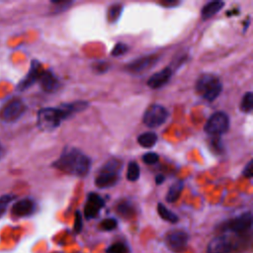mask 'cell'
Masks as SVG:
<instances>
[{"label":"cell","mask_w":253,"mask_h":253,"mask_svg":"<svg viewBox=\"0 0 253 253\" xmlns=\"http://www.w3.org/2000/svg\"><path fill=\"white\" fill-rule=\"evenodd\" d=\"M54 167L70 175L84 177L90 171L91 160L81 150L75 147H67L54 163Z\"/></svg>","instance_id":"obj_1"},{"label":"cell","mask_w":253,"mask_h":253,"mask_svg":"<svg viewBox=\"0 0 253 253\" xmlns=\"http://www.w3.org/2000/svg\"><path fill=\"white\" fill-rule=\"evenodd\" d=\"M196 90L207 101H215L223 90L219 78L212 73H205L201 75L196 83Z\"/></svg>","instance_id":"obj_2"},{"label":"cell","mask_w":253,"mask_h":253,"mask_svg":"<svg viewBox=\"0 0 253 253\" xmlns=\"http://www.w3.org/2000/svg\"><path fill=\"white\" fill-rule=\"evenodd\" d=\"M122 167L123 163L121 161L112 158L103 165L99 171L96 179H95V184L99 188H110L115 186L120 180Z\"/></svg>","instance_id":"obj_3"},{"label":"cell","mask_w":253,"mask_h":253,"mask_svg":"<svg viewBox=\"0 0 253 253\" xmlns=\"http://www.w3.org/2000/svg\"><path fill=\"white\" fill-rule=\"evenodd\" d=\"M63 121L60 110L57 108H44L38 113L37 124L44 132L54 131Z\"/></svg>","instance_id":"obj_4"},{"label":"cell","mask_w":253,"mask_h":253,"mask_svg":"<svg viewBox=\"0 0 253 253\" xmlns=\"http://www.w3.org/2000/svg\"><path fill=\"white\" fill-rule=\"evenodd\" d=\"M204 129L211 136L224 135L230 130V118L225 112H217L210 117Z\"/></svg>","instance_id":"obj_5"},{"label":"cell","mask_w":253,"mask_h":253,"mask_svg":"<svg viewBox=\"0 0 253 253\" xmlns=\"http://www.w3.org/2000/svg\"><path fill=\"white\" fill-rule=\"evenodd\" d=\"M252 227V215L251 213H244L233 219H230L223 225H220L219 229L223 233H235V234H244L249 231Z\"/></svg>","instance_id":"obj_6"},{"label":"cell","mask_w":253,"mask_h":253,"mask_svg":"<svg viewBox=\"0 0 253 253\" xmlns=\"http://www.w3.org/2000/svg\"><path fill=\"white\" fill-rule=\"evenodd\" d=\"M168 118V111L165 107L153 104L147 108L144 115V123L149 128H157L163 125Z\"/></svg>","instance_id":"obj_7"},{"label":"cell","mask_w":253,"mask_h":253,"mask_svg":"<svg viewBox=\"0 0 253 253\" xmlns=\"http://www.w3.org/2000/svg\"><path fill=\"white\" fill-rule=\"evenodd\" d=\"M235 247V243L229 235H220L210 241L207 253H230Z\"/></svg>","instance_id":"obj_8"},{"label":"cell","mask_w":253,"mask_h":253,"mask_svg":"<svg viewBox=\"0 0 253 253\" xmlns=\"http://www.w3.org/2000/svg\"><path fill=\"white\" fill-rule=\"evenodd\" d=\"M160 59L157 55H148V56H143L140 58H137L130 62L128 66H126V70L128 72L133 73V74H140L143 72H145L146 71L151 70L155 65L156 62Z\"/></svg>","instance_id":"obj_9"},{"label":"cell","mask_w":253,"mask_h":253,"mask_svg":"<svg viewBox=\"0 0 253 253\" xmlns=\"http://www.w3.org/2000/svg\"><path fill=\"white\" fill-rule=\"evenodd\" d=\"M25 110H26L25 104L19 99H14L10 101L7 105H5L0 116H1V119L4 122L12 123L20 119L22 115L25 113Z\"/></svg>","instance_id":"obj_10"},{"label":"cell","mask_w":253,"mask_h":253,"mask_svg":"<svg viewBox=\"0 0 253 253\" xmlns=\"http://www.w3.org/2000/svg\"><path fill=\"white\" fill-rule=\"evenodd\" d=\"M189 241V235L187 233L181 230L171 231L166 235V244L167 246L175 251L180 252L186 248Z\"/></svg>","instance_id":"obj_11"},{"label":"cell","mask_w":253,"mask_h":253,"mask_svg":"<svg viewBox=\"0 0 253 253\" xmlns=\"http://www.w3.org/2000/svg\"><path fill=\"white\" fill-rule=\"evenodd\" d=\"M104 200L98 194L90 193L87 197V201L84 208L85 217L87 219L96 217L99 215L101 209L104 207Z\"/></svg>","instance_id":"obj_12"},{"label":"cell","mask_w":253,"mask_h":253,"mask_svg":"<svg viewBox=\"0 0 253 253\" xmlns=\"http://www.w3.org/2000/svg\"><path fill=\"white\" fill-rule=\"evenodd\" d=\"M35 211H36L35 202L32 199L26 198L16 202L12 207L11 213L13 216L17 217H25L33 215Z\"/></svg>","instance_id":"obj_13"},{"label":"cell","mask_w":253,"mask_h":253,"mask_svg":"<svg viewBox=\"0 0 253 253\" xmlns=\"http://www.w3.org/2000/svg\"><path fill=\"white\" fill-rule=\"evenodd\" d=\"M41 73V63L38 60H33L31 63V68L28 74L19 83L18 89L21 91L28 89L30 86H32L34 83H36V81L39 80Z\"/></svg>","instance_id":"obj_14"},{"label":"cell","mask_w":253,"mask_h":253,"mask_svg":"<svg viewBox=\"0 0 253 253\" xmlns=\"http://www.w3.org/2000/svg\"><path fill=\"white\" fill-rule=\"evenodd\" d=\"M173 75V71L170 68H165L160 72H156L149 77L147 85L151 89H160L166 85Z\"/></svg>","instance_id":"obj_15"},{"label":"cell","mask_w":253,"mask_h":253,"mask_svg":"<svg viewBox=\"0 0 253 253\" xmlns=\"http://www.w3.org/2000/svg\"><path fill=\"white\" fill-rule=\"evenodd\" d=\"M38 81L40 82L42 89L48 93L55 92L60 86L58 79L51 72H42Z\"/></svg>","instance_id":"obj_16"},{"label":"cell","mask_w":253,"mask_h":253,"mask_svg":"<svg viewBox=\"0 0 253 253\" xmlns=\"http://www.w3.org/2000/svg\"><path fill=\"white\" fill-rule=\"evenodd\" d=\"M88 107V102L86 101H77L70 104H62L58 107V109L61 112L63 120L70 118L71 116H73L74 114L81 112L85 110Z\"/></svg>","instance_id":"obj_17"},{"label":"cell","mask_w":253,"mask_h":253,"mask_svg":"<svg viewBox=\"0 0 253 253\" xmlns=\"http://www.w3.org/2000/svg\"><path fill=\"white\" fill-rule=\"evenodd\" d=\"M225 6V3L223 1H212L207 3L201 12L202 19L203 20H208L214 17L217 13H218L223 7Z\"/></svg>","instance_id":"obj_18"},{"label":"cell","mask_w":253,"mask_h":253,"mask_svg":"<svg viewBox=\"0 0 253 253\" xmlns=\"http://www.w3.org/2000/svg\"><path fill=\"white\" fill-rule=\"evenodd\" d=\"M138 143L141 146H143L145 148H151L157 143V136H156V134L151 133V132L144 133L139 136Z\"/></svg>","instance_id":"obj_19"},{"label":"cell","mask_w":253,"mask_h":253,"mask_svg":"<svg viewBox=\"0 0 253 253\" xmlns=\"http://www.w3.org/2000/svg\"><path fill=\"white\" fill-rule=\"evenodd\" d=\"M183 185L182 181H177L169 188V191L166 195V201L168 203H174L179 199L183 190Z\"/></svg>","instance_id":"obj_20"},{"label":"cell","mask_w":253,"mask_h":253,"mask_svg":"<svg viewBox=\"0 0 253 253\" xmlns=\"http://www.w3.org/2000/svg\"><path fill=\"white\" fill-rule=\"evenodd\" d=\"M157 213L158 215H160L162 217L163 219L168 221V223H171V224H176L178 221V217L173 213L171 212L169 209H167L163 204L160 203L157 205Z\"/></svg>","instance_id":"obj_21"},{"label":"cell","mask_w":253,"mask_h":253,"mask_svg":"<svg viewBox=\"0 0 253 253\" xmlns=\"http://www.w3.org/2000/svg\"><path fill=\"white\" fill-rule=\"evenodd\" d=\"M117 212L125 218H129L134 216L135 214V208L134 205L131 204L128 201H125L123 203H120L117 207Z\"/></svg>","instance_id":"obj_22"},{"label":"cell","mask_w":253,"mask_h":253,"mask_svg":"<svg viewBox=\"0 0 253 253\" xmlns=\"http://www.w3.org/2000/svg\"><path fill=\"white\" fill-rule=\"evenodd\" d=\"M141 176V169L137 163L133 162L129 163L128 171H126V179L132 182H136Z\"/></svg>","instance_id":"obj_23"},{"label":"cell","mask_w":253,"mask_h":253,"mask_svg":"<svg viewBox=\"0 0 253 253\" xmlns=\"http://www.w3.org/2000/svg\"><path fill=\"white\" fill-rule=\"evenodd\" d=\"M123 12V5L122 4H114L108 10V21L110 23H116Z\"/></svg>","instance_id":"obj_24"},{"label":"cell","mask_w":253,"mask_h":253,"mask_svg":"<svg viewBox=\"0 0 253 253\" xmlns=\"http://www.w3.org/2000/svg\"><path fill=\"white\" fill-rule=\"evenodd\" d=\"M253 108V94L251 92H247L244 94V96L240 103V110L243 113H250Z\"/></svg>","instance_id":"obj_25"},{"label":"cell","mask_w":253,"mask_h":253,"mask_svg":"<svg viewBox=\"0 0 253 253\" xmlns=\"http://www.w3.org/2000/svg\"><path fill=\"white\" fill-rule=\"evenodd\" d=\"M107 253H130V248L123 242H117L108 247Z\"/></svg>","instance_id":"obj_26"},{"label":"cell","mask_w":253,"mask_h":253,"mask_svg":"<svg viewBox=\"0 0 253 253\" xmlns=\"http://www.w3.org/2000/svg\"><path fill=\"white\" fill-rule=\"evenodd\" d=\"M13 199L14 197L12 195H4L0 197V217L6 213L7 208Z\"/></svg>","instance_id":"obj_27"},{"label":"cell","mask_w":253,"mask_h":253,"mask_svg":"<svg viewBox=\"0 0 253 253\" xmlns=\"http://www.w3.org/2000/svg\"><path fill=\"white\" fill-rule=\"evenodd\" d=\"M118 227V221L115 218H106L103 221H101L100 224V228L101 230L105 231V232H110L115 230Z\"/></svg>","instance_id":"obj_28"},{"label":"cell","mask_w":253,"mask_h":253,"mask_svg":"<svg viewBox=\"0 0 253 253\" xmlns=\"http://www.w3.org/2000/svg\"><path fill=\"white\" fill-rule=\"evenodd\" d=\"M143 161L145 164L153 165L156 164L158 161H160V156H158V154L155 152H147L143 156Z\"/></svg>","instance_id":"obj_29"},{"label":"cell","mask_w":253,"mask_h":253,"mask_svg":"<svg viewBox=\"0 0 253 253\" xmlns=\"http://www.w3.org/2000/svg\"><path fill=\"white\" fill-rule=\"evenodd\" d=\"M126 52H128V46L123 43H119L114 47L111 54L113 56L117 57V56H121V55L125 54Z\"/></svg>","instance_id":"obj_30"},{"label":"cell","mask_w":253,"mask_h":253,"mask_svg":"<svg viewBox=\"0 0 253 253\" xmlns=\"http://www.w3.org/2000/svg\"><path fill=\"white\" fill-rule=\"evenodd\" d=\"M110 69V66L108 62L100 61V62H95L93 65V71L96 73H105Z\"/></svg>","instance_id":"obj_31"},{"label":"cell","mask_w":253,"mask_h":253,"mask_svg":"<svg viewBox=\"0 0 253 253\" xmlns=\"http://www.w3.org/2000/svg\"><path fill=\"white\" fill-rule=\"evenodd\" d=\"M52 3L54 5V12L55 13L66 11L72 4V2H71V1H53Z\"/></svg>","instance_id":"obj_32"},{"label":"cell","mask_w":253,"mask_h":253,"mask_svg":"<svg viewBox=\"0 0 253 253\" xmlns=\"http://www.w3.org/2000/svg\"><path fill=\"white\" fill-rule=\"evenodd\" d=\"M242 174L246 177V178H251L253 175V162L250 161L244 167Z\"/></svg>","instance_id":"obj_33"},{"label":"cell","mask_w":253,"mask_h":253,"mask_svg":"<svg viewBox=\"0 0 253 253\" xmlns=\"http://www.w3.org/2000/svg\"><path fill=\"white\" fill-rule=\"evenodd\" d=\"M74 230L77 234H79L82 230V217L80 213L76 212V217H75V225H74Z\"/></svg>","instance_id":"obj_34"},{"label":"cell","mask_w":253,"mask_h":253,"mask_svg":"<svg viewBox=\"0 0 253 253\" xmlns=\"http://www.w3.org/2000/svg\"><path fill=\"white\" fill-rule=\"evenodd\" d=\"M161 4L165 6V7H168V6H175V5L178 4V2H176V1H169V0H166V1L161 2Z\"/></svg>","instance_id":"obj_35"},{"label":"cell","mask_w":253,"mask_h":253,"mask_svg":"<svg viewBox=\"0 0 253 253\" xmlns=\"http://www.w3.org/2000/svg\"><path fill=\"white\" fill-rule=\"evenodd\" d=\"M164 176L163 175H157L156 176V179H155V181H156V184L158 185V184H163V181H164Z\"/></svg>","instance_id":"obj_36"},{"label":"cell","mask_w":253,"mask_h":253,"mask_svg":"<svg viewBox=\"0 0 253 253\" xmlns=\"http://www.w3.org/2000/svg\"><path fill=\"white\" fill-rule=\"evenodd\" d=\"M2 154H3V147L1 146V145H0V158H1Z\"/></svg>","instance_id":"obj_37"}]
</instances>
